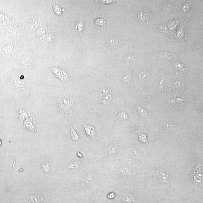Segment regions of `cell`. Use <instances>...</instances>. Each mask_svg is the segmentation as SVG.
<instances>
[{
	"label": "cell",
	"instance_id": "17",
	"mask_svg": "<svg viewBox=\"0 0 203 203\" xmlns=\"http://www.w3.org/2000/svg\"><path fill=\"white\" fill-rule=\"evenodd\" d=\"M83 28V24L81 21L76 23V28L78 31H81Z\"/></svg>",
	"mask_w": 203,
	"mask_h": 203
},
{
	"label": "cell",
	"instance_id": "9",
	"mask_svg": "<svg viewBox=\"0 0 203 203\" xmlns=\"http://www.w3.org/2000/svg\"><path fill=\"white\" fill-rule=\"evenodd\" d=\"M44 161V162L43 161H41V168L46 172H48L49 171L50 167L46 166V165L47 166H50L49 162L48 161Z\"/></svg>",
	"mask_w": 203,
	"mask_h": 203
},
{
	"label": "cell",
	"instance_id": "3",
	"mask_svg": "<svg viewBox=\"0 0 203 203\" xmlns=\"http://www.w3.org/2000/svg\"><path fill=\"white\" fill-rule=\"evenodd\" d=\"M71 125L70 132L69 133V137L71 140L75 142H80L81 140L80 136L79 135L76 130L73 127L72 125L70 122Z\"/></svg>",
	"mask_w": 203,
	"mask_h": 203
},
{
	"label": "cell",
	"instance_id": "10",
	"mask_svg": "<svg viewBox=\"0 0 203 203\" xmlns=\"http://www.w3.org/2000/svg\"><path fill=\"white\" fill-rule=\"evenodd\" d=\"M82 165L81 161H77L76 162H73L71 165H68V169H76L80 167V165Z\"/></svg>",
	"mask_w": 203,
	"mask_h": 203
},
{
	"label": "cell",
	"instance_id": "6",
	"mask_svg": "<svg viewBox=\"0 0 203 203\" xmlns=\"http://www.w3.org/2000/svg\"><path fill=\"white\" fill-rule=\"evenodd\" d=\"M123 201L125 203H137V199L134 196L129 195L123 197Z\"/></svg>",
	"mask_w": 203,
	"mask_h": 203
},
{
	"label": "cell",
	"instance_id": "15",
	"mask_svg": "<svg viewBox=\"0 0 203 203\" xmlns=\"http://www.w3.org/2000/svg\"><path fill=\"white\" fill-rule=\"evenodd\" d=\"M138 138H139L140 140L142 143H145V142H147V135H145V134H139V135H138Z\"/></svg>",
	"mask_w": 203,
	"mask_h": 203
},
{
	"label": "cell",
	"instance_id": "4",
	"mask_svg": "<svg viewBox=\"0 0 203 203\" xmlns=\"http://www.w3.org/2000/svg\"><path fill=\"white\" fill-rule=\"evenodd\" d=\"M157 175L159 177L161 182L164 183H168L170 181V179L169 175L166 173L162 172H159L157 173Z\"/></svg>",
	"mask_w": 203,
	"mask_h": 203
},
{
	"label": "cell",
	"instance_id": "20",
	"mask_svg": "<svg viewBox=\"0 0 203 203\" xmlns=\"http://www.w3.org/2000/svg\"><path fill=\"white\" fill-rule=\"evenodd\" d=\"M108 90H107V89H103L102 90V93H103V95H107L108 93Z\"/></svg>",
	"mask_w": 203,
	"mask_h": 203
},
{
	"label": "cell",
	"instance_id": "8",
	"mask_svg": "<svg viewBox=\"0 0 203 203\" xmlns=\"http://www.w3.org/2000/svg\"><path fill=\"white\" fill-rule=\"evenodd\" d=\"M94 177L93 175L89 174L87 175L84 179L85 182L87 184L89 185L93 182L94 180Z\"/></svg>",
	"mask_w": 203,
	"mask_h": 203
},
{
	"label": "cell",
	"instance_id": "22",
	"mask_svg": "<svg viewBox=\"0 0 203 203\" xmlns=\"http://www.w3.org/2000/svg\"><path fill=\"white\" fill-rule=\"evenodd\" d=\"M111 1H102V2L104 3L105 4H107V3H110L111 2Z\"/></svg>",
	"mask_w": 203,
	"mask_h": 203
},
{
	"label": "cell",
	"instance_id": "12",
	"mask_svg": "<svg viewBox=\"0 0 203 203\" xmlns=\"http://www.w3.org/2000/svg\"><path fill=\"white\" fill-rule=\"evenodd\" d=\"M111 97L110 95H105L102 97V100L104 103L108 104L111 100Z\"/></svg>",
	"mask_w": 203,
	"mask_h": 203
},
{
	"label": "cell",
	"instance_id": "7",
	"mask_svg": "<svg viewBox=\"0 0 203 203\" xmlns=\"http://www.w3.org/2000/svg\"><path fill=\"white\" fill-rule=\"evenodd\" d=\"M136 110L137 111L139 115H142V117L147 118L148 115L146 110L142 107L140 106H137L136 107Z\"/></svg>",
	"mask_w": 203,
	"mask_h": 203
},
{
	"label": "cell",
	"instance_id": "11",
	"mask_svg": "<svg viewBox=\"0 0 203 203\" xmlns=\"http://www.w3.org/2000/svg\"><path fill=\"white\" fill-rule=\"evenodd\" d=\"M118 147L115 144L111 145L108 149V152L110 155L115 154L117 151Z\"/></svg>",
	"mask_w": 203,
	"mask_h": 203
},
{
	"label": "cell",
	"instance_id": "21",
	"mask_svg": "<svg viewBox=\"0 0 203 203\" xmlns=\"http://www.w3.org/2000/svg\"><path fill=\"white\" fill-rule=\"evenodd\" d=\"M77 155L78 157H80V158H82V157H83V155L80 152H78Z\"/></svg>",
	"mask_w": 203,
	"mask_h": 203
},
{
	"label": "cell",
	"instance_id": "2",
	"mask_svg": "<svg viewBox=\"0 0 203 203\" xmlns=\"http://www.w3.org/2000/svg\"><path fill=\"white\" fill-rule=\"evenodd\" d=\"M83 129L87 136L91 138H95L96 135V130L93 126L82 123Z\"/></svg>",
	"mask_w": 203,
	"mask_h": 203
},
{
	"label": "cell",
	"instance_id": "1",
	"mask_svg": "<svg viewBox=\"0 0 203 203\" xmlns=\"http://www.w3.org/2000/svg\"><path fill=\"white\" fill-rule=\"evenodd\" d=\"M73 102L68 98H60L58 100L59 109L62 114H68L72 111Z\"/></svg>",
	"mask_w": 203,
	"mask_h": 203
},
{
	"label": "cell",
	"instance_id": "13",
	"mask_svg": "<svg viewBox=\"0 0 203 203\" xmlns=\"http://www.w3.org/2000/svg\"><path fill=\"white\" fill-rule=\"evenodd\" d=\"M95 24L99 26H105L106 25V22L103 19H98L95 21Z\"/></svg>",
	"mask_w": 203,
	"mask_h": 203
},
{
	"label": "cell",
	"instance_id": "16",
	"mask_svg": "<svg viewBox=\"0 0 203 203\" xmlns=\"http://www.w3.org/2000/svg\"><path fill=\"white\" fill-rule=\"evenodd\" d=\"M135 56L132 54H127L125 57V60L126 61H131L135 59Z\"/></svg>",
	"mask_w": 203,
	"mask_h": 203
},
{
	"label": "cell",
	"instance_id": "14",
	"mask_svg": "<svg viewBox=\"0 0 203 203\" xmlns=\"http://www.w3.org/2000/svg\"><path fill=\"white\" fill-rule=\"evenodd\" d=\"M118 116L119 119L123 120H126L128 118L127 114L125 111H122V112L119 113Z\"/></svg>",
	"mask_w": 203,
	"mask_h": 203
},
{
	"label": "cell",
	"instance_id": "18",
	"mask_svg": "<svg viewBox=\"0 0 203 203\" xmlns=\"http://www.w3.org/2000/svg\"><path fill=\"white\" fill-rule=\"evenodd\" d=\"M130 76L129 75H126V76H123L122 77V79H123V81L124 82H127L130 79Z\"/></svg>",
	"mask_w": 203,
	"mask_h": 203
},
{
	"label": "cell",
	"instance_id": "5",
	"mask_svg": "<svg viewBox=\"0 0 203 203\" xmlns=\"http://www.w3.org/2000/svg\"><path fill=\"white\" fill-rule=\"evenodd\" d=\"M54 73L56 75V76H58L60 79H61L62 80L66 81L68 80V77L64 73L61 72V71L59 70L56 69H53L52 70Z\"/></svg>",
	"mask_w": 203,
	"mask_h": 203
},
{
	"label": "cell",
	"instance_id": "23",
	"mask_svg": "<svg viewBox=\"0 0 203 203\" xmlns=\"http://www.w3.org/2000/svg\"><path fill=\"white\" fill-rule=\"evenodd\" d=\"M1 140H0V146H1Z\"/></svg>",
	"mask_w": 203,
	"mask_h": 203
},
{
	"label": "cell",
	"instance_id": "19",
	"mask_svg": "<svg viewBox=\"0 0 203 203\" xmlns=\"http://www.w3.org/2000/svg\"><path fill=\"white\" fill-rule=\"evenodd\" d=\"M115 193H110L109 194L108 196V198L109 199H112L114 198V197H115Z\"/></svg>",
	"mask_w": 203,
	"mask_h": 203
}]
</instances>
